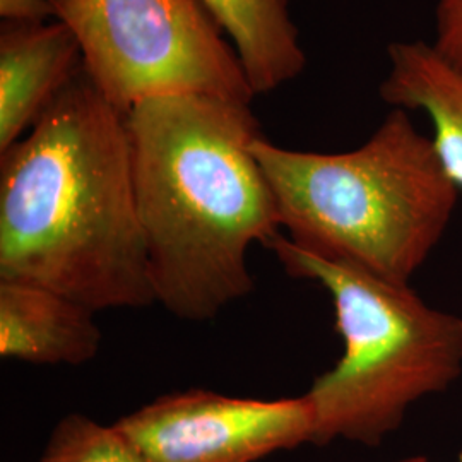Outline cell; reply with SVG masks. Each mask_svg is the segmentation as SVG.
Here are the masks:
<instances>
[{
    "label": "cell",
    "mask_w": 462,
    "mask_h": 462,
    "mask_svg": "<svg viewBox=\"0 0 462 462\" xmlns=\"http://www.w3.org/2000/svg\"><path fill=\"white\" fill-rule=\"evenodd\" d=\"M456 462H462V450L459 452V456H457V459H456Z\"/></svg>",
    "instance_id": "9a60e30c"
},
{
    "label": "cell",
    "mask_w": 462,
    "mask_h": 462,
    "mask_svg": "<svg viewBox=\"0 0 462 462\" xmlns=\"http://www.w3.org/2000/svg\"><path fill=\"white\" fill-rule=\"evenodd\" d=\"M437 55L462 76V0H439L435 9Z\"/></svg>",
    "instance_id": "7c38bea8"
},
{
    "label": "cell",
    "mask_w": 462,
    "mask_h": 462,
    "mask_svg": "<svg viewBox=\"0 0 462 462\" xmlns=\"http://www.w3.org/2000/svg\"><path fill=\"white\" fill-rule=\"evenodd\" d=\"M83 69L124 116L139 101L208 95L252 103L235 50L196 0H51Z\"/></svg>",
    "instance_id": "5b68a950"
},
{
    "label": "cell",
    "mask_w": 462,
    "mask_h": 462,
    "mask_svg": "<svg viewBox=\"0 0 462 462\" xmlns=\"http://www.w3.org/2000/svg\"><path fill=\"white\" fill-rule=\"evenodd\" d=\"M81 69V47L64 23H2L0 152L24 137Z\"/></svg>",
    "instance_id": "52a82bcc"
},
{
    "label": "cell",
    "mask_w": 462,
    "mask_h": 462,
    "mask_svg": "<svg viewBox=\"0 0 462 462\" xmlns=\"http://www.w3.org/2000/svg\"><path fill=\"white\" fill-rule=\"evenodd\" d=\"M0 280L45 286L93 312L156 303L125 116L84 69L0 152Z\"/></svg>",
    "instance_id": "6da1fadb"
},
{
    "label": "cell",
    "mask_w": 462,
    "mask_h": 462,
    "mask_svg": "<svg viewBox=\"0 0 462 462\" xmlns=\"http://www.w3.org/2000/svg\"><path fill=\"white\" fill-rule=\"evenodd\" d=\"M146 462H257L312 444L307 396L247 399L190 389L156 397L116 423Z\"/></svg>",
    "instance_id": "8992f818"
},
{
    "label": "cell",
    "mask_w": 462,
    "mask_h": 462,
    "mask_svg": "<svg viewBox=\"0 0 462 462\" xmlns=\"http://www.w3.org/2000/svg\"><path fill=\"white\" fill-rule=\"evenodd\" d=\"M265 247L293 278L329 293L345 351L305 394L315 446L347 440L377 447L420 399L462 374V317L430 307L410 284L379 280L295 247L282 233Z\"/></svg>",
    "instance_id": "277c9868"
},
{
    "label": "cell",
    "mask_w": 462,
    "mask_h": 462,
    "mask_svg": "<svg viewBox=\"0 0 462 462\" xmlns=\"http://www.w3.org/2000/svg\"><path fill=\"white\" fill-rule=\"evenodd\" d=\"M125 127L156 303L211 320L252 293V245L282 233L257 118L244 101L173 95L134 105Z\"/></svg>",
    "instance_id": "7a4b0ae2"
},
{
    "label": "cell",
    "mask_w": 462,
    "mask_h": 462,
    "mask_svg": "<svg viewBox=\"0 0 462 462\" xmlns=\"http://www.w3.org/2000/svg\"><path fill=\"white\" fill-rule=\"evenodd\" d=\"M399 462H429V461H427V459H425V457H418V456H416V457H410V459H402V461H399Z\"/></svg>",
    "instance_id": "5bb4252c"
},
{
    "label": "cell",
    "mask_w": 462,
    "mask_h": 462,
    "mask_svg": "<svg viewBox=\"0 0 462 462\" xmlns=\"http://www.w3.org/2000/svg\"><path fill=\"white\" fill-rule=\"evenodd\" d=\"M380 97L393 108L421 110L431 143L450 180L462 190V76L425 42L389 45V72Z\"/></svg>",
    "instance_id": "9c48e42d"
},
{
    "label": "cell",
    "mask_w": 462,
    "mask_h": 462,
    "mask_svg": "<svg viewBox=\"0 0 462 462\" xmlns=\"http://www.w3.org/2000/svg\"><path fill=\"white\" fill-rule=\"evenodd\" d=\"M254 154L295 247L394 284L427 263L459 198L431 137L402 108L353 151H295L259 135Z\"/></svg>",
    "instance_id": "3957f363"
},
{
    "label": "cell",
    "mask_w": 462,
    "mask_h": 462,
    "mask_svg": "<svg viewBox=\"0 0 462 462\" xmlns=\"http://www.w3.org/2000/svg\"><path fill=\"white\" fill-rule=\"evenodd\" d=\"M235 50L254 95L293 81L307 59L288 0H196Z\"/></svg>",
    "instance_id": "30bf717a"
},
{
    "label": "cell",
    "mask_w": 462,
    "mask_h": 462,
    "mask_svg": "<svg viewBox=\"0 0 462 462\" xmlns=\"http://www.w3.org/2000/svg\"><path fill=\"white\" fill-rule=\"evenodd\" d=\"M38 462H146L116 425H101L89 416H64L50 433Z\"/></svg>",
    "instance_id": "8fae6325"
},
{
    "label": "cell",
    "mask_w": 462,
    "mask_h": 462,
    "mask_svg": "<svg viewBox=\"0 0 462 462\" xmlns=\"http://www.w3.org/2000/svg\"><path fill=\"white\" fill-rule=\"evenodd\" d=\"M4 23H45L53 17L51 0H0Z\"/></svg>",
    "instance_id": "4fadbf2b"
},
{
    "label": "cell",
    "mask_w": 462,
    "mask_h": 462,
    "mask_svg": "<svg viewBox=\"0 0 462 462\" xmlns=\"http://www.w3.org/2000/svg\"><path fill=\"white\" fill-rule=\"evenodd\" d=\"M91 309L45 286L0 280V355L33 365H83L101 346Z\"/></svg>",
    "instance_id": "ba28073f"
}]
</instances>
